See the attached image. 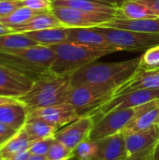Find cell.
Instances as JSON below:
<instances>
[{
  "instance_id": "cell-27",
  "label": "cell",
  "mask_w": 159,
  "mask_h": 160,
  "mask_svg": "<svg viewBox=\"0 0 159 160\" xmlns=\"http://www.w3.org/2000/svg\"><path fill=\"white\" fill-rule=\"evenodd\" d=\"M38 13L40 12L33 10L26 7H21L17 8L14 12H12L10 15L4 18H0V22L7 27L13 28L25 23L27 21H29L31 18H33Z\"/></svg>"
},
{
  "instance_id": "cell-41",
  "label": "cell",
  "mask_w": 159,
  "mask_h": 160,
  "mask_svg": "<svg viewBox=\"0 0 159 160\" xmlns=\"http://www.w3.org/2000/svg\"><path fill=\"white\" fill-rule=\"evenodd\" d=\"M8 33H11V29L9 27H7V25L3 24L0 22V36L6 35V34H8Z\"/></svg>"
},
{
  "instance_id": "cell-23",
  "label": "cell",
  "mask_w": 159,
  "mask_h": 160,
  "mask_svg": "<svg viewBox=\"0 0 159 160\" xmlns=\"http://www.w3.org/2000/svg\"><path fill=\"white\" fill-rule=\"evenodd\" d=\"M120 17L130 20L157 18L156 12L147 5L136 0H125L119 7Z\"/></svg>"
},
{
  "instance_id": "cell-3",
  "label": "cell",
  "mask_w": 159,
  "mask_h": 160,
  "mask_svg": "<svg viewBox=\"0 0 159 160\" xmlns=\"http://www.w3.org/2000/svg\"><path fill=\"white\" fill-rule=\"evenodd\" d=\"M70 86L69 76L50 73L34 81L31 89L18 99L28 111L64 103Z\"/></svg>"
},
{
  "instance_id": "cell-35",
  "label": "cell",
  "mask_w": 159,
  "mask_h": 160,
  "mask_svg": "<svg viewBox=\"0 0 159 160\" xmlns=\"http://www.w3.org/2000/svg\"><path fill=\"white\" fill-rule=\"evenodd\" d=\"M153 150H154V147L146 151L130 155L124 160H153Z\"/></svg>"
},
{
  "instance_id": "cell-30",
  "label": "cell",
  "mask_w": 159,
  "mask_h": 160,
  "mask_svg": "<svg viewBox=\"0 0 159 160\" xmlns=\"http://www.w3.org/2000/svg\"><path fill=\"white\" fill-rule=\"evenodd\" d=\"M140 68L156 69L159 68V45L147 49L140 56Z\"/></svg>"
},
{
  "instance_id": "cell-8",
  "label": "cell",
  "mask_w": 159,
  "mask_h": 160,
  "mask_svg": "<svg viewBox=\"0 0 159 160\" xmlns=\"http://www.w3.org/2000/svg\"><path fill=\"white\" fill-rule=\"evenodd\" d=\"M159 99V89H148V90H137L127 94H123L117 97H113L101 106L86 115H90L96 121L100 116L112 112L114 110L127 109L139 107L146 104L150 101Z\"/></svg>"
},
{
  "instance_id": "cell-2",
  "label": "cell",
  "mask_w": 159,
  "mask_h": 160,
  "mask_svg": "<svg viewBox=\"0 0 159 160\" xmlns=\"http://www.w3.org/2000/svg\"><path fill=\"white\" fill-rule=\"evenodd\" d=\"M55 53L50 46L37 45L16 51L0 52V64L7 66L36 81L50 74Z\"/></svg>"
},
{
  "instance_id": "cell-4",
  "label": "cell",
  "mask_w": 159,
  "mask_h": 160,
  "mask_svg": "<svg viewBox=\"0 0 159 160\" xmlns=\"http://www.w3.org/2000/svg\"><path fill=\"white\" fill-rule=\"evenodd\" d=\"M50 47L55 53V59L52 65L51 72L59 76H70L80 68L110 53L106 51L70 41Z\"/></svg>"
},
{
  "instance_id": "cell-22",
  "label": "cell",
  "mask_w": 159,
  "mask_h": 160,
  "mask_svg": "<svg viewBox=\"0 0 159 160\" xmlns=\"http://www.w3.org/2000/svg\"><path fill=\"white\" fill-rule=\"evenodd\" d=\"M23 129L33 142L43 139L53 138L59 128L42 119L33 118L26 121Z\"/></svg>"
},
{
  "instance_id": "cell-15",
  "label": "cell",
  "mask_w": 159,
  "mask_h": 160,
  "mask_svg": "<svg viewBox=\"0 0 159 160\" xmlns=\"http://www.w3.org/2000/svg\"><path fill=\"white\" fill-rule=\"evenodd\" d=\"M96 142L97 144L96 160H124L128 157L126 137L122 132Z\"/></svg>"
},
{
  "instance_id": "cell-10",
  "label": "cell",
  "mask_w": 159,
  "mask_h": 160,
  "mask_svg": "<svg viewBox=\"0 0 159 160\" xmlns=\"http://www.w3.org/2000/svg\"><path fill=\"white\" fill-rule=\"evenodd\" d=\"M94 124L95 120L92 116H80L77 120L59 128L54 135V139L74 151L80 143L89 140Z\"/></svg>"
},
{
  "instance_id": "cell-46",
  "label": "cell",
  "mask_w": 159,
  "mask_h": 160,
  "mask_svg": "<svg viewBox=\"0 0 159 160\" xmlns=\"http://www.w3.org/2000/svg\"><path fill=\"white\" fill-rule=\"evenodd\" d=\"M71 160H76V159H75V158H72V159H71Z\"/></svg>"
},
{
  "instance_id": "cell-25",
  "label": "cell",
  "mask_w": 159,
  "mask_h": 160,
  "mask_svg": "<svg viewBox=\"0 0 159 160\" xmlns=\"http://www.w3.org/2000/svg\"><path fill=\"white\" fill-rule=\"evenodd\" d=\"M31 144L32 141L29 139L23 128H22L10 140H8L3 146L0 147V156L2 159L14 156L27 150Z\"/></svg>"
},
{
  "instance_id": "cell-13",
  "label": "cell",
  "mask_w": 159,
  "mask_h": 160,
  "mask_svg": "<svg viewBox=\"0 0 159 160\" xmlns=\"http://www.w3.org/2000/svg\"><path fill=\"white\" fill-rule=\"evenodd\" d=\"M148 89H159V68L143 69L139 68L132 77L116 87L113 97L132 91Z\"/></svg>"
},
{
  "instance_id": "cell-48",
  "label": "cell",
  "mask_w": 159,
  "mask_h": 160,
  "mask_svg": "<svg viewBox=\"0 0 159 160\" xmlns=\"http://www.w3.org/2000/svg\"></svg>"
},
{
  "instance_id": "cell-16",
  "label": "cell",
  "mask_w": 159,
  "mask_h": 160,
  "mask_svg": "<svg viewBox=\"0 0 159 160\" xmlns=\"http://www.w3.org/2000/svg\"><path fill=\"white\" fill-rule=\"evenodd\" d=\"M126 137V145L128 156L153 148L159 140V128L157 126L147 130L133 132Z\"/></svg>"
},
{
  "instance_id": "cell-39",
  "label": "cell",
  "mask_w": 159,
  "mask_h": 160,
  "mask_svg": "<svg viewBox=\"0 0 159 160\" xmlns=\"http://www.w3.org/2000/svg\"><path fill=\"white\" fill-rule=\"evenodd\" d=\"M17 101H19V99L16 98L0 95V106L4 105V104H7V103H14V102H17Z\"/></svg>"
},
{
  "instance_id": "cell-34",
  "label": "cell",
  "mask_w": 159,
  "mask_h": 160,
  "mask_svg": "<svg viewBox=\"0 0 159 160\" xmlns=\"http://www.w3.org/2000/svg\"><path fill=\"white\" fill-rule=\"evenodd\" d=\"M18 130L0 122V147L3 146L8 140H10Z\"/></svg>"
},
{
  "instance_id": "cell-1",
  "label": "cell",
  "mask_w": 159,
  "mask_h": 160,
  "mask_svg": "<svg viewBox=\"0 0 159 160\" xmlns=\"http://www.w3.org/2000/svg\"><path fill=\"white\" fill-rule=\"evenodd\" d=\"M140 68V57L122 62L91 63L69 76L70 85L111 84L118 86Z\"/></svg>"
},
{
  "instance_id": "cell-18",
  "label": "cell",
  "mask_w": 159,
  "mask_h": 160,
  "mask_svg": "<svg viewBox=\"0 0 159 160\" xmlns=\"http://www.w3.org/2000/svg\"><path fill=\"white\" fill-rule=\"evenodd\" d=\"M28 110L19 100L0 106V122L19 130L27 121Z\"/></svg>"
},
{
  "instance_id": "cell-6",
  "label": "cell",
  "mask_w": 159,
  "mask_h": 160,
  "mask_svg": "<svg viewBox=\"0 0 159 160\" xmlns=\"http://www.w3.org/2000/svg\"><path fill=\"white\" fill-rule=\"evenodd\" d=\"M158 100L156 99L139 107L114 110L100 116L95 121L89 140L97 141L99 139L122 132L137 117L152 108Z\"/></svg>"
},
{
  "instance_id": "cell-43",
  "label": "cell",
  "mask_w": 159,
  "mask_h": 160,
  "mask_svg": "<svg viewBox=\"0 0 159 160\" xmlns=\"http://www.w3.org/2000/svg\"><path fill=\"white\" fill-rule=\"evenodd\" d=\"M157 128H159V120H158V123H157Z\"/></svg>"
},
{
  "instance_id": "cell-37",
  "label": "cell",
  "mask_w": 159,
  "mask_h": 160,
  "mask_svg": "<svg viewBox=\"0 0 159 160\" xmlns=\"http://www.w3.org/2000/svg\"><path fill=\"white\" fill-rule=\"evenodd\" d=\"M136 1H139V2H142V3L147 5L159 17V0H136Z\"/></svg>"
},
{
  "instance_id": "cell-42",
  "label": "cell",
  "mask_w": 159,
  "mask_h": 160,
  "mask_svg": "<svg viewBox=\"0 0 159 160\" xmlns=\"http://www.w3.org/2000/svg\"><path fill=\"white\" fill-rule=\"evenodd\" d=\"M27 160H48L46 157L44 156H37V155H31L29 156L28 159Z\"/></svg>"
},
{
  "instance_id": "cell-21",
  "label": "cell",
  "mask_w": 159,
  "mask_h": 160,
  "mask_svg": "<svg viewBox=\"0 0 159 160\" xmlns=\"http://www.w3.org/2000/svg\"><path fill=\"white\" fill-rule=\"evenodd\" d=\"M68 27L59 26L52 27L38 31H32L25 33L29 38L37 41L39 45L52 46L55 44L67 41L68 38Z\"/></svg>"
},
{
  "instance_id": "cell-36",
  "label": "cell",
  "mask_w": 159,
  "mask_h": 160,
  "mask_svg": "<svg viewBox=\"0 0 159 160\" xmlns=\"http://www.w3.org/2000/svg\"><path fill=\"white\" fill-rule=\"evenodd\" d=\"M71 1H90V2H96V3H101L115 7H120L125 0H71Z\"/></svg>"
},
{
  "instance_id": "cell-24",
  "label": "cell",
  "mask_w": 159,
  "mask_h": 160,
  "mask_svg": "<svg viewBox=\"0 0 159 160\" xmlns=\"http://www.w3.org/2000/svg\"><path fill=\"white\" fill-rule=\"evenodd\" d=\"M159 120V100L149 110L137 117L129 126H127L122 133L126 136L127 134L147 130L157 125Z\"/></svg>"
},
{
  "instance_id": "cell-32",
  "label": "cell",
  "mask_w": 159,
  "mask_h": 160,
  "mask_svg": "<svg viewBox=\"0 0 159 160\" xmlns=\"http://www.w3.org/2000/svg\"><path fill=\"white\" fill-rule=\"evenodd\" d=\"M22 7L29 8L38 12L52 11L53 8L52 0H22Z\"/></svg>"
},
{
  "instance_id": "cell-40",
  "label": "cell",
  "mask_w": 159,
  "mask_h": 160,
  "mask_svg": "<svg viewBox=\"0 0 159 160\" xmlns=\"http://www.w3.org/2000/svg\"><path fill=\"white\" fill-rule=\"evenodd\" d=\"M153 160H159V140L156 145L154 146L153 150Z\"/></svg>"
},
{
  "instance_id": "cell-31",
  "label": "cell",
  "mask_w": 159,
  "mask_h": 160,
  "mask_svg": "<svg viewBox=\"0 0 159 160\" xmlns=\"http://www.w3.org/2000/svg\"><path fill=\"white\" fill-rule=\"evenodd\" d=\"M53 141H54V137L33 142L32 144L30 145V147L28 148V151L31 155L46 157V155L49 152V149H50L52 143L53 142Z\"/></svg>"
},
{
  "instance_id": "cell-38",
  "label": "cell",
  "mask_w": 159,
  "mask_h": 160,
  "mask_svg": "<svg viewBox=\"0 0 159 160\" xmlns=\"http://www.w3.org/2000/svg\"><path fill=\"white\" fill-rule=\"evenodd\" d=\"M30 156V153L27 150L23 151V152H21L19 154H16L14 156H11V157H8V158H3L2 160H27L28 158Z\"/></svg>"
},
{
  "instance_id": "cell-7",
  "label": "cell",
  "mask_w": 159,
  "mask_h": 160,
  "mask_svg": "<svg viewBox=\"0 0 159 160\" xmlns=\"http://www.w3.org/2000/svg\"><path fill=\"white\" fill-rule=\"evenodd\" d=\"M94 28L106 37L120 51H146L151 47L159 45V34L102 26Z\"/></svg>"
},
{
  "instance_id": "cell-47",
  "label": "cell",
  "mask_w": 159,
  "mask_h": 160,
  "mask_svg": "<svg viewBox=\"0 0 159 160\" xmlns=\"http://www.w3.org/2000/svg\"><path fill=\"white\" fill-rule=\"evenodd\" d=\"M0 95H1V94H0Z\"/></svg>"
},
{
  "instance_id": "cell-44",
  "label": "cell",
  "mask_w": 159,
  "mask_h": 160,
  "mask_svg": "<svg viewBox=\"0 0 159 160\" xmlns=\"http://www.w3.org/2000/svg\"><path fill=\"white\" fill-rule=\"evenodd\" d=\"M0 160H2V158H1V156H0Z\"/></svg>"
},
{
  "instance_id": "cell-14",
  "label": "cell",
  "mask_w": 159,
  "mask_h": 160,
  "mask_svg": "<svg viewBox=\"0 0 159 160\" xmlns=\"http://www.w3.org/2000/svg\"><path fill=\"white\" fill-rule=\"evenodd\" d=\"M67 41L106 51L110 53L120 51L106 37L97 32L94 27L69 28Z\"/></svg>"
},
{
  "instance_id": "cell-20",
  "label": "cell",
  "mask_w": 159,
  "mask_h": 160,
  "mask_svg": "<svg viewBox=\"0 0 159 160\" xmlns=\"http://www.w3.org/2000/svg\"><path fill=\"white\" fill-rule=\"evenodd\" d=\"M53 6L56 7H67L72 8H77L88 12L108 14L114 17H120L119 7L90 2V1H71V0H52Z\"/></svg>"
},
{
  "instance_id": "cell-29",
  "label": "cell",
  "mask_w": 159,
  "mask_h": 160,
  "mask_svg": "<svg viewBox=\"0 0 159 160\" xmlns=\"http://www.w3.org/2000/svg\"><path fill=\"white\" fill-rule=\"evenodd\" d=\"M46 158L48 160H71L74 158V151L54 139Z\"/></svg>"
},
{
  "instance_id": "cell-19",
  "label": "cell",
  "mask_w": 159,
  "mask_h": 160,
  "mask_svg": "<svg viewBox=\"0 0 159 160\" xmlns=\"http://www.w3.org/2000/svg\"><path fill=\"white\" fill-rule=\"evenodd\" d=\"M64 26L61 22L53 15L52 11L40 12L27 21L25 23L10 28L11 32L14 33H27L32 31H38L52 27Z\"/></svg>"
},
{
  "instance_id": "cell-28",
  "label": "cell",
  "mask_w": 159,
  "mask_h": 160,
  "mask_svg": "<svg viewBox=\"0 0 159 160\" xmlns=\"http://www.w3.org/2000/svg\"><path fill=\"white\" fill-rule=\"evenodd\" d=\"M97 153V142L92 140H86L75 148L73 158L76 160H96Z\"/></svg>"
},
{
  "instance_id": "cell-45",
  "label": "cell",
  "mask_w": 159,
  "mask_h": 160,
  "mask_svg": "<svg viewBox=\"0 0 159 160\" xmlns=\"http://www.w3.org/2000/svg\"><path fill=\"white\" fill-rule=\"evenodd\" d=\"M12 1H19V0H12Z\"/></svg>"
},
{
  "instance_id": "cell-12",
  "label": "cell",
  "mask_w": 159,
  "mask_h": 160,
  "mask_svg": "<svg viewBox=\"0 0 159 160\" xmlns=\"http://www.w3.org/2000/svg\"><path fill=\"white\" fill-rule=\"evenodd\" d=\"M34 80L28 76L0 64V94L19 98L32 87Z\"/></svg>"
},
{
  "instance_id": "cell-33",
  "label": "cell",
  "mask_w": 159,
  "mask_h": 160,
  "mask_svg": "<svg viewBox=\"0 0 159 160\" xmlns=\"http://www.w3.org/2000/svg\"><path fill=\"white\" fill-rule=\"evenodd\" d=\"M22 7V0H0V18L7 17L14 12L17 8Z\"/></svg>"
},
{
  "instance_id": "cell-26",
  "label": "cell",
  "mask_w": 159,
  "mask_h": 160,
  "mask_svg": "<svg viewBox=\"0 0 159 160\" xmlns=\"http://www.w3.org/2000/svg\"><path fill=\"white\" fill-rule=\"evenodd\" d=\"M39 45L25 33H8L0 36V52L16 51Z\"/></svg>"
},
{
  "instance_id": "cell-17",
  "label": "cell",
  "mask_w": 159,
  "mask_h": 160,
  "mask_svg": "<svg viewBox=\"0 0 159 160\" xmlns=\"http://www.w3.org/2000/svg\"><path fill=\"white\" fill-rule=\"evenodd\" d=\"M100 26L131 30V31L143 32V33L159 34V17L150 18V19H141V20H130V19L116 17L112 21H110L109 22H106Z\"/></svg>"
},
{
  "instance_id": "cell-5",
  "label": "cell",
  "mask_w": 159,
  "mask_h": 160,
  "mask_svg": "<svg viewBox=\"0 0 159 160\" xmlns=\"http://www.w3.org/2000/svg\"><path fill=\"white\" fill-rule=\"evenodd\" d=\"M116 85L82 84L70 86L66 103L73 106L80 116L86 115L113 97Z\"/></svg>"
},
{
  "instance_id": "cell-11",
  "label": "cell",
  "mask_w": 159,
  "mask_h": 160,
  "mask_svg": "<svg viewBox=\"0 0 159 160\" xmlns=\"http://www.w3.org/2000/svg\"><path fill=\"white\" fill-rule=\"evenodd\" d=\"M80 117L77 111L68 103H59L52 106L28 111L27 120L33 118L42 119L58 128H61Z\"/></svg>"
},
{
  "instance_id": "cell-9",
  "label": "cell",
  "mask_w": 159,
  "mask_h": 160,
  "mask_svg": "<svg viewBox=\"0 0 159 160\" xmlns=\"http://www.w3.org/2000/svg\"><path fill=\"white\" fill-rule=\"evenodd\" d=\"M52 12L61 22V23L64 26L68 28L100 26L116 18L114 16L108 14L88 12L67 7L53 6Z\"/></svg>"
}]
</instances>
